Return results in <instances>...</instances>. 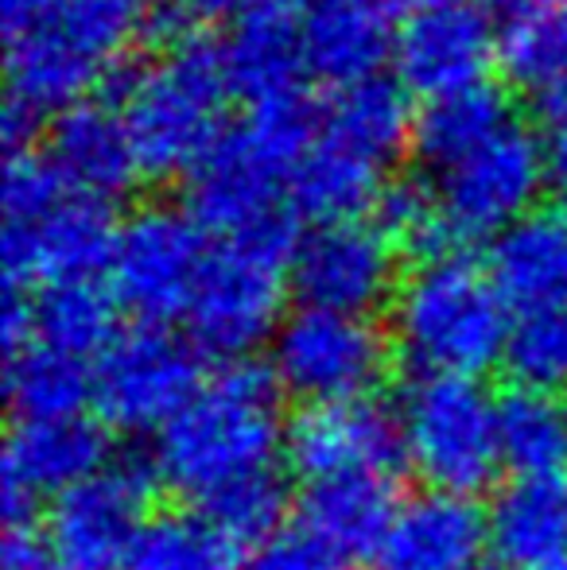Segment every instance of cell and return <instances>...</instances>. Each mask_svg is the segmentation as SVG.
Here are the masks:
<instances>
[{"mask_svg":"<svg viewBox=\"0 0 567 570\" xmlns=\"http://www.w3.org/2000/svg\"><path fill=\"white\" fill-rule=\"evenodd\" d=\"M159 0H0L4 106L36 120L94 98L106 75L151 36Z\"/></svg>","mask_w":567,"mask_h":570,"instance_id":"cell-1","label":"cell"},{"mask_svg":"<svg viewBox=\"0 0 567 570\" xmlns=\"http://www.w3.org/2000/svg\"><path fill=\"white\" fill-rule=\"evenodd\" d=\"M101 98L121 106L144 183L187 179L190 167L222 140L234 98L222 39L187 31L156 59H121L101 82Z\"/></svg>","mask_w":567,"mask_h":570,"instance_id":"cell-2","label":"cell"},{"mask_svg":"<svg viewBox=\"0 0 567 570\" xmlns=\"http://www.w3.org/2000/svg\"><path fill=\"white\" fill-rule=\"evenodd\" d=\"M281 384L253 361H229L151 443V478L206 504L214 493L273 470L284 451Z\"/></svg>","mask_w":567,"mask_h":570,"instance_id":"cell-3","label":"cell"},{"mask_svg":"<svg viewBox=\"0 0 567 570\" xmlns=\"http://www.w3.org/2000/svg\"><path fill=\"white\" fill-rule=\"evenodd\" d=\"M514 311L486 264L467 256L417 264L389 307V342L412 376L478 381L501 365Z\"/></svg>","mask_w":567,"mask_h":570,"instance_id":"cell-4","label":"cell"},{"mask_svg":"<svg viewBox=\"0 0 567 570\" xmlns=\"http://www.w3.org/2000/svg\"><path fill=\"white\" fill-rule=\"evenodd\" d=\"M300 233L295 210H284L281 218L245 237L218 240L183 315L187 338L198 345V353H211L229 365L250 361V353L261 345H273L287 318V264L300 245Z\"/></svg>","mask_w":567,"mask_h":570,"instance_id":"cell-5","label":"cell"},{"mask_svg":"<svg viewBox=\"0 0 567 570\" xmlns=\"http://www.w3.org/2000/svg\"><path fill=\"white\" fill-rule=\"evenodd\" d=\"M404 462L424 489L475 501L498 481L501 420L498 400L462 376H412L397 404Z\"/></svg>","mask_w":567,"mask_h":570,"instance_id":"cell-6","label":"cell"},{"mask_svg":"<svg viewBox=\"0 0 567 570\" xmlns=\"http://www.w3.org/2000/svg\"><path fill=\"white\" fill-rule=\"evenodd\" d=\"M206 384L203 353L167 326L121 331L94 361V407L109 431L159 435Z\"/></svg>","mask_w":567,"mask_h":570,"instance_id":"cell-7","label":"cell"},{"mask_svg":"<svg viewBox=\"0 0 567 570\" xmlns=\"http://www.w3.org/2000/svg\"><path fill=\"white\" fill-rule=\"evenodd\" d=\"M393 342L373 318L295 307L268 345V373L284 396L307 404L365 400L385 381Z\"/></svg>","mask_w":567,"mask_h":570,"instance_id":"cell-8","label":"cell"},{"mask_svg":"<svg viewBox=\"0 0 567 570\" xmlns=\"http://www.w3.org/2000/svg\"><path fill=\"white\" fill-rule=\"evenodd\" d=\"M211 253V233L190 218L187 206L144 203L121 218L109 287L129 315L164 326L167 318L187 315Z\"/></svg>","mask_w":567,"mask_h":570,"instance_id":"cell-9","label":"cell"},{"mask_svg":"<svg viewBox=\"0 0 567 570\" xmlns=\"http://www.w3.org/2000/svg\"><path fill=\"white\" fill-rule=\"evenodd\" d=\"M428 183L459 245H475V240H493L537 214L553 171L540 132L517 117L490 144Z\"/></svg>","mask_w":567,"mask_h":570,"instance_id":"cell-10","label":"cell"},{"mask_svg":"<svg viewBox=\"0 0 567 570\" xmlns=\"http://www.w3.org/2000/svg\"><path fill=\"white\" fill-rule=\"evenodd\" d=\"M287 284L300 307L373 318L401 292V248L373 222H326L300 233L287 264Z\"/></svg>","mask_w":567,"mask_h":570,"instance_id":"cell-11","label":"cell"},{"mask_svg":"<svg viewBox=\"0 0 567 570\" xmlns=\"http://www.w3.org/2000/svg\"><path fill=\"white\" fill-rule=\"evenodd\" d=\"M151 470L109 462L47 509L43 540L55 570H129L133 548L148 528Z\"/></svg>","mask_w":567,"mask_h":570,"instance_id":"cell-12","label":"cell"},{"mask_svg":"<svg viewBox=\"0 0 567 570\" xmlns=\"http://www.w3.org/2000/svg\"><path fill=\"white\" fill-rule=\"evenodd\" d=\"M287 179L292 171L281 159L261 148L245 125H234L183 179V206L206 233L234 240L292 210Z\"/></svg>","mask_w":567,"mask_h":570,"instance_id":"cell-13","label":"cell"},{"mask_svg":"<svg viewBox=\"0 0 567 570\" xmlns=\"http://www.w3.org/2000/svg\"><path fill=\"white\" fill-rule=\"evenodd\" d=\"M114 206L70 190L67 198L31 222H4V284L16 292H36L59 279L109 276L117 245Z\"/></svg>","mask_w":567,"mask_h":570,"instance_id":"cell-14","label":"cell"},{"mask_svg":"<svg viewBox=\"0 0 567 570\" xmlns=\"http://www.w3.org/2000/svg\"><path fill=\"white\" fill-rule=\"evenodd\" d=\"M498 67V28L475 0H436L401 16L393 51V78L409 94L439 98L490 82Z\"/></svg>","mask_w":567,"mask_h":570,"instance_id":"cell-15","label":"cell"},{"mask_svg":"<svg viewBox=\"0 0 567 570\" xmlns=\"http://www.w3.org/2000/svg\"><path fill=\"white\" fill-rule=\"evenodd\" d=\"M106 423L86 415L70 420H20L12 423L0 458L4 478V520H36L43 501H59L82 481L109 465Z\"/></svg>","mask_w":567,"mask_h":570,"instance_id":"cell-16","label":"cell"},{"mask_svg":"<svg viewBox=\"0 0 567 570\" xmlns=\"http://www.w3.org/2000/svg\"><path fill=\"white\" fill-rule=\"evenodd\" d=\"M284 458L303 485L346 473H393L404 462L401 423L373 396L307 404L287 423Z\"/></svg>","mask_w":567,"mask_h":570,"instance_id":"cell-17","label":"cell"},{"mask_svg":"<svg viewBox=\"0 0 567 570\" xmlns=\"http://www.w3.org/2000/svg\"><path fill=\"white\" fill-rule=\"evenodd\" d=\"M295 28L307 78L334 94L393 67L401 20L389 0H303Z\"/></svg>","mask_w":567,"mask_h":570,"instance_id":"cell-18","label":"cell"},{"mask_svg":"<svg viewBox=\"0 0 567 570\" xmlns=\"http://www.w3.org/2000/svg\"><path fill=\"white\" fill-rule=\"evenodd\" d=\"M39 151L51 159V167L75 195L109 206L129 198L144 183L121 106L101 94L47 120Z\"/></svg>","mask_w":567,"mask_h":570,"instance_id":"cell-19","label":"cell"},{"mask_svg":"<svg viewBox=\"0 0 567 570\" xmlns=\"http://www.w3.org/2000/svg\"><path fill=\"white\" fill-rule=\"evenodd\" d=\"M482 548L486 512L470 497L420 489L401 501L370 559L373 570H470Z\"/></svg>","mask_w":567,"mask_h":570,"instance_id":"cell-20","label":"cell"},{"mask_svg":"<svg viewBox=\"0 0 567 570\" xmlns=\"http://www.w3.org/2000/svg\"><path fill=\"white\" fill-rule=\"evenodd\" d=\"M486 272L514 315L567 307V214L537 210L486 248Z\"/></svg>","mask_w":567,"mask_h":570,"instance_id":"cell-21","label":"cell"},{"mask_svg":"<svg viewBox=\"0 0 567 570\" xmlns=\"http://www.w3.org/2000/svg\"><path fill=\"white\" fill-rule=\"evenodd\" d=\"M486 543L509 570H545L567 556V485L560 478H517L486 512Z\"/></svg>","mask_w":567,"mask_h":570,"instance_id":"cell-22","label":"cell"},{"mask_svg":"<svg viewBox=\"0 0 567 570\" xmlns=\"http://www.w3.org/2000/svg\"><path fill=\"white\" fill-rule=\"evenodd\" d=\"M514 101L509 90L498 82H478L467 90L439 94L417 106V125H412V151L420 175L439 179L454 164L490 144L506 125H514Z\"/></svg>","mask_w":567,"mask_h":570,"instance_id":"cell-23","label":"cell"},{"mask_svg":"<svg viewBox=\"0 0 567 570\" xmlns=\"http://www.w3.org/2000/svg\"><path fill=\"white\" fill-rule=\"evenodd\" d=\"M222 59L234 98L245 106H261L268 98H281L303 86L300 28H295L292 8H257L245 12L222 31Z\"/></svg>","mask_w":567,"mask_h":570,"instance_id":"cell-24","label":"cell"},{"mask_svg":"<svg viewBox=\"0 0 567 570\" xmlns=\"http://www.w3.org/2000/svg\"><path fill=\"white\" fill-rule=\"evenodd\" d=\"M389 171L358 151L342 148L339 140L319 132L307 156L295 164L287 179V206L300 222L326 226V222H358L373 214Z\"/></svg>","mask_w":567,"mask_h":570,"instance_id":"cell-25","label":"cell"},{"mask_svg":"<svg viewBox=\"0 0 567 570\" xmlns=\"http://www.w3.org/2000/svg\"><path fill=\"white\" fill-rule=\"evenodd\" d=\"M404 497H397L393 473H346V478L303 485V520L342 559L373 556L393 524Z\"/></svg>","mask_w":567,"mask_h":570,"instance_id":"cell-26","label":"cell"},{"mask_svg":"<svg viewBox=\"0 0 567 570\" xmlns=\"http://www.w3.org/2000/svg\"><path fill=\"white\" fill-rule=\"evenodd\" d=\"M409 98L412 94L389 75L334 90L323 101V136L389 171L404 151H412L417 109Z\"/></svg>","mask_w":567,"mask_h":570,"instance_id":"cell-27","label":"cell"},{"mask_svg":"<svg viewBox=\"0 0 567 570\" xmlns=\"http://www.w3.org/2000/svg\"><path fill=\"white\" fill-rule=\"evenodd\" d=\"M31 295V331L47 350L98 361L121 334V299L106 279H59Z\"/></svg>","mask_w":567,"mask_h":570,"instance_id":"cell-28","label":"cell"},{"mask_svg":"<svg viewBox=\"0 0 567 570\" xmlns=\"http://www.w3.org/2000/svg\"><path fill=\"white\" fill-rule=\"evenodd\" d=\"M4 396L20 420H70L94 404V365L31 342L4 357Z\"/></svg>","mask_w":567,"mask_h":570,"instance_id":"cell-29","label":"cell"},{"mask_svg":"<svg viewBox=\"0 0 567 570\" xmlns=\"http://www.w3.org/2000/svg\"><path fill=\"white\" fill-rule=\"evenodd\" d=\"M498 75L506 90L532 98L560 82L567 75V0H545L498 23Z\"/></svg>","mask_w":567,"mask_h":570,"instance_id":"cell-30","label":"cell"},{"mask_svg":"<svg viewBox=\"0 0 567 570\" xmlns=\"http://www.w3.org/2000/svg\"><path fill=\"white\" fill-rule=\"evenodd\" d=\"M501 458L517 478H560L567 470V396L514 389L498 400Z\"/></svg>","mask_w":567,"mask_h":570,"instance_id":"cell-31","label":"cell"},{"mask_svg":"<svg viewBox=\"0 0 567 570\" xmlns=\"http://www.w3.org/2000/svg\"><path fill=\"white\" fill-rule=\"evenodd\" d=\"M373 226L385 233L401 253L417 256V264L443 261V256H459L462 245L447 226L439 198L431 190L424 175H404V179H389L381 190L378 206H373Z\"/></svg>","mask_w":567,"mask_h":570,"instance_id":"cell-32","label":"cell"},{"mask_svg":"<svg viewBox=\"0 0 567 570\" xmlns=\"http://www.w3.org/2000/svg\"><path fill=\"white\" fill-rule=\"evenodd\" d=\"M129 570H237V548L203 512H164L140 532Z\"/></svg>","mask_w":567,"mask_h":570,"instance_id":"cell-33","label":"cell"},{"mask_svg":"<svg viewBox=\"0 0 567 570\" xmlns=\"http://www.w3.org/2000/svg\"><path fill=\"white\" fill-rule=\"evenodd\" d=\"M501 365L514 389L567 396V307L514 315Z\"/></svg>","mask_w":567,"mask_h":570,"instance_id":"cell-34","label":"cell"},{"mask_svg":"<svg viewBox=\"0 0 567 570\" xmlns=\"http://www.w3.org/2000/svg\"><path fill=\"white\" fill-rule=\"evenodd\" d=\"M284 509H287V493L276 470L253 473V478L237 481V485L214 493L206 504H198V512H203L237 551L261 548L268 535L281 532Z\"/></svg>","mask_w":567,"mask_h":570,"instance_id":"cell-35","label":"cell"},{"mask_svg":"<svg viewBox=\"0 0 567 570\" xmlns=\"http://www.w3.org/2000/svg\"><path fill=\"white\" fill-rule=\"evenodd\" d=\"M245 570H342V556L319 540L307 524H284L261 548L250 551Z\"/></svg>","mask_w":567,"mask_h":570,"instance_id":"cell-36","label":"cell"},{"mask_svg":"<svg viewBox=\"0 0 567 570\" xmlns=\"http://www.w3.org/2000/svg\"><path fill=\"white\" fill-rule=\"evenodd\" d=\"M164 12L179 28L206 31V23H234L237 16L257 12V8H300L303 0H159Z\"/></svg>","mask_w":567,"mask_h":570,"instance_id":"cell-37","label":"cell"},{"mask_svg":"<svg viewBox=\"0 0 567 570\" xmlns=\"http://www.w3.org/2000/svg\"><path fill=\"white\" fill-rule=\"evenodd\" d=\"M0 567L4 570H55L51 551H47V540H43V528H36V520H4Z\"/></svg>","mask_w":567,"mask_h":570,"instance_id":"cell-38","label":"cell"},{"mask_svg":"<svg viewBox=\"0 0 567 570\" xmlns=\"http://www.w3.org/2000/svg\"><path fill=\"white\" fill-rule=\"evenodd\" d=\"M540 140H545V156H548L553 183L567 187V117L545 120V125H540Z\"/></svg>","mask_w":567,"mask_h":570,"instance_id":"cell-39","label":"cell"},{"mask_svg":"<svg viewBox=\"0 0 567 570\" xmlns=\"http://www.w3.org/2000/svg\"><path fill=\"white\" fill-rule=\"evenodd\" d=\"M532 106H537L540 125H545V120H560V117H567V75H564L556 86H548V90L540 94V98H532Z\"/></svg>","mask_w":567,"mask_h":570,"instance_id":"cell-40","label":"cell"},{"mask_svg":"<svg viewBox=\"0 0 567 570\" xmlns=\"http://www.w3.org/2000/svg\"><path fill=\"white\" fill-rule=\"evenodd\" d=\"M482 12H490V16H498V20H509V16H517V12H525V8H537V4H545V0H475Z\"/></svg>","mask_w":567,"mask_h":570,"instance_id":"cell-41","label":"cell"},{"mask_svg":"<svg viewBox=\"0 0 567 570\" xmlns=\"http://www.w3.org/2000/svg\"><path fill=\"white\" fill-rule=\"evenodd\" d=\"M545 570H567V556L560 559V563H553V567H545Z\"/></svg>","mask_w":567,"mask_h":570,"instance_id":"cell-42","label":"cell"},{"mask_svg":"<svg viewBox=\"0 0 567 570\" xmlns=\"http://www.w3.org/2000/svg\"><path fill=\"white\" fill-rule=\"evenodd\" d=\"M470 570H493V567H470Z\"/></svg>","mask_w":567,"mask_h":570,"instance_id":"cell-43","label":"cell"},{"mask_svg":"<svg viewBox=\"0 0 567 570\" xmlns=\"http://www.w3.org/2000/svg\"><path fill=\"white\" fill-rule=\"evenodd\" d=\"M560 210H564V214H567V203H564V206H560Z\"/></svg>","mask_w":567,"mask_h":570,"instance_id":"cell-44","label":"cell"}]
</instances>
